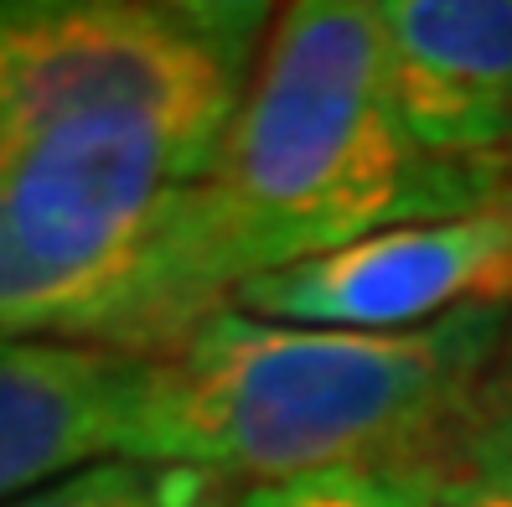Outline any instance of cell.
<instances>
[{
    "label": "cell",
    "instance_id": "cell-1",
    "mask_svg": "<svg viewBox=\"0 0 512 507\" xmlns=\"http://www.w3.org/2000/svg\"><path fill=\"white\" fill-rule=\"evenodd\" d=\"M269 26L249 0H0V337L161 342L171 207L213 171Z\"/></svg>",
    "mask_w": 512,
    "mask_h": 507
},
{
    "label": "cell",
    "instance_id": "cell-2",
    "mask_svg": "<svg viewBox=\"0 0 512 507\" xmlns=\"http://www.w3.org/2000/svg\"><path fill=\"white\" fill-rule=\"evenodd\" d=\"M512 311L425 332H331L218 311L150 357L135 461H187L228 482L409 471L492 394Z\"/></svg>",
    "mask_w": 512,
    "mask_h": 507
},
{
    "label": "cell",
    "instance_id": "cell-3",
    "mask_svg": "<svg viewBox=\"0 0 512 507\" xmlns=\"http://www.w3.org/2000/svg\"><path fill=\"white\" fill-rule=\"evenodd\" d=\"M202 187L244 285L512 192L435 161L404 130L373 0H295L275 11Z\"/></svg>",
    "mask_w": 512,
    "mask_h": 507
},
{
    "label": "cell",
    "instance_id": "cell-4",
    "mask_svg": "<svg viewBox=\"0 0 512 507\" xmlns=\"http://www.w3.org/2000/svg\"><path fill=\"white\" fill-rule=\"evenodd\" d=\"M233 306L331 332H425L471 311H512V192L254 275Z\"/></svg>",
    "mask_w": 512,
    "mask_h": 507
},
{
    "label": "cell",
    "instance_id": "cell-5",
    "mask_svg": "<svg viewBox=\"0 0 512 507\" xmlns=\"http://www.w3.org/2000/svg\"><path fill=\"white\" fill-rule=\"evenodd\" d=\"M404 130L512 187V0H373Z\"/></svg>",
    "mask_w": 512,
    "mask_h": 507
},
{
    "label": "cell",
    "instance_id": "cell-6",
    "mask_svg": "<svg viewBox=\"0 0 512 507\" xmlns=\"http://www.w3.org/2000/svg\"><path fill=\"white\" fill-rule=\"evenodd\" d=\"M150 357L0 337V507L140 451Z\"/></svg>",
    "mask_w": 512,
    "mask_h": 507
},
{
    "label": "cell",
    "instance_id": "cell-7",
    "mask_svg": "<svg viewBox=\"0 0 512 507\" xmlns=\"http://www.w3.org/2000/svg\"><path fill=\"white\" fill-rule=\"evenodd\" d=\"M238 482L187 461L109 456L16 497L11 507H238Z\"/></svg>",
    "mask_w": 512,
    "mask_h": 507
},
{
    "label": "cell",
    "instance_id": "cell-8",
    "mask_svg": "<svg viewBox=\"0 0 512 507\" xmlns=\"http://www.w3.org/2000/svg\"><path fill=\"white\" fill-rule=\"evenodd\" d=\"M404 476L440 507H512V378H497L492 394Z\"/></svg>",
    "mask_w": 512,
    "mask_h": 507
},
{
    "label": "cell",
    "instance_id": "cell-9",
    "mask_svg": "<svg viewBox=\"0 0 512 507\" xmlns=\"http://www.w3.org/2000/svg\"><path fill=\"white\" fill-rule=\"evenodd\" d=\"M238 507H440L404 471H316L295 482L244 487Z\"/></svg>",
    "mask_w": 512,
    "mask_h": 507
}]
</instances>
